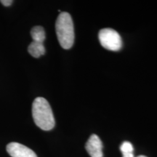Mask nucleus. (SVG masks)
Instances as JSON below:
<instances>
[{
  "mask_svg": "<svg viewBox=\"0 0 157 157\" xmlns=\"http://www.w3.org/2000/svg\"><path fill=\"white\" fill-rule=\"evenodd\" d=\"M32 116L37 127L45 131L54 128L56 121L52 109L48 101L44 98L38 97L32 104Z\"/></svg>",
  "mask_w": 157,
  "mask_h": 157,
  "instance_id": "obj_1",
  "label": "nucleus"
},
{
  "mask_svg": "<svg viewBox=\"0 0 157 157\" xmlns=\"http://www.w3.org/2000/svg\"><path fill=\"white\" fill-rule=\"evenodd\" d=\"M56 34L60 46L68 50L74 42V23L69 13L63 12L58 15L56 23Z\"/></svg>",
  "mask_w": 157,
  "mask_h": 157,
  "instance_id": "obj_2",
  "label": "nucleus"
},
{
  "mask_svg": "<svg viewBox=\"0 0 157 157\" xmlns=\"http://www.w3.org/2000/svg\"><path fill=\"white\" fill-rule=\"evenodd\" d=\"M98 38L101 44L106 50L119 51L122 47L120 35L112 29H101L98 34Z\"/></svg>",
  "mask_w": 157,
  "mask_h": 157,
  "instance_id": "obj_3",
  "label": "nucleus"
},
{
  "mask_svg": "<svg viewBox=\"0 0 157 157\" xmlns=\"http://www.w3.org/2000/svg\"><path fill=\"white\" fill-rule=\"evenodd\" d=\"M7 151L12 157H37L31 149L15 142L10 143L7 145Z\"/></svg>",
  "mask_w": 157,
  "mask_h": 157,
  "instance_id": "obj_4",
  "label": "nucleus"
},
{
  "mask_svg": "<svg viewBox=\"0 0 157 157\" xmlns=\"http://www.w3.org/2000/svg\"><path fill=\"white\" fill-rule=\"evenodd\" d=\"M85 148L91 157H103V144L97 135H92L86 143Z\"/></svg>",
  "mask_w": 157,
  "mask_h": 157,
  "instance_id": "obj_5",
  "label": "nucleus"
},
{
  "mask_svg": "<svg viewBox=\"0 0 157 157\" xmlns=\"http://www.w3.org/2000/svg\"><path fill=\"white\" fill-rule=\"evenodd\" d=\"M28 51L31 56L37 58L45 53V48L43 43H39L33 41L29 44Z\"/></svg>",
  "mask_w": 157,
  "mask_h": 157,
  "instance_id": "obj_6",
  "label": "nucleus"
},
{
  "mask_svg": "<svg viewBox=\"0 0 157 157\" xmlns=\"http://www.w3.org/2000/svg\"><path fill=\"white\" fill-rule=\"evenodd\" d=\"M31 36L32 37L34 42L43 43L46 38V34H45V31L43 27L40 25H36V26L33 27L31 30Z\"/></svg>",
  "mask_w": 157,
  "mask_h": 157,
  "instance_id": "obj_7",
  "label": "nucleus"
},
{
  "mask_svg": "<svg viewBox=\"0 0 157 157\" xmlns=\"http://www.w3.org/2000/svg\"><path fill=\"white\" fill-rule=\"evenodd\" d=\"M120 150L122 154H133V146L132 143L128 142V141H125L120 146Z\"/></svg>",
  "mask_w": 157,
  "mask_h": 157,
  "instance_id": "obj_8",
  "label": "nucleus"
},
{
  "mask_svg": "<svg viewBox=\"0 0 157 157\" xmlns=\"http://www.w3.org/2000/svg\"><path fill=\"white\" fill-rule=\"evenodd\" d=\"M0 2L4 6H5V7H9V6H10L13 4V1H12V0H1Z\"/></svg>",
  "mask_w": 157,
  "mask_h": 157,
  "instance_id": "obj_9",
  "label": "nucleus"
},
{
  "mask_svg": "<svg viewBox=\"0 0 157 157\" xmlns=\"http://www.w3.org/2000/svg\"><path fill=\"white\" fill-rule=\"evenodd\" d=\"M122 157H134V154H122Z\"/></svg>",
  "mask_w": 157,
  "mask_h": 157,
  "instance_id": "obj_10",
  "label": "nucleus"
},
{
  "mask_svg": "<svg viewBox=\"0 0 157 157\" xmlns=\"http://www.w3.org/2000/svg\"><path fill=\"white\" fill-rule=\"evenodd\" d=\"M137 157H147V156H143V155H141V156H137Z\"/></svg>",
  "mask_w": 157,
  "mask_h": 157,
  "instance_id": "obj_11",
  "label": "nucleus"
}]
</instances>
